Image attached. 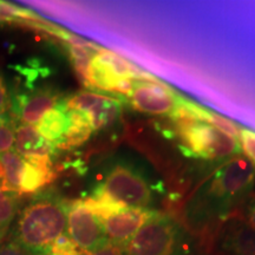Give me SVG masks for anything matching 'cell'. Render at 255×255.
Instances as JSON below:
<instances>
[{
	"instance_id": "16",
	"label": "cell",
	"mask_w": 255,
	"mask_h": 255,
	"mask_svg": "<svg viewBox=\"0 0 255 255\" xmlns=\"http://www.w3.org/2000/svg\"><path fill=\"white\" fill-rule=\"evenodd\" d=\"M69 127L63 138L55 145L56 148L71 149L84 144L90 138L92 128L84 114L81 111L68 110Z\"/></svg>"
},
{
	"instance_id": "13",
	"label": "cell",
	"mask_w": 255,
	"mask_h": 255,
	"mask_svg": "<svg viewBox=\"0 0 255 255\" xmlns=\"http://www.w3.org/2000/svg\"><path fill=\"white\" fill-rule=\"evenodd\" d=\"M24 159L19 194H36L55 181L57 174L53 170L51 156H34Z\"/></svg>"
},
{
	"instance_id": "4",
	"label": "cell",
	"mask_w": 255,
	"mask_h": 255,
	"mask_svg": "<svg viewBox=\"0 0 255 255\" xmlns=\"http://www.w3.org/2000/svg\"><path fill=\"white\" fill-rule=\"evenodd\" d=\"M174 133L181 143L184 154L191 157L221 161L240 154L238 139L222 133L209 124L200 121L176 120Z\"/></svg>"
},
{
	"instance_id": "21",
	"label": "cell",
	"mask_w": 255,
	"mask_h": 255,
	"mask_svg": "<svg viewBox=\"0 0 255 255\" xmlns=\"http://www.w3.org/2000/svg\"><path fill=\"white\" fill-rule=\"evenodd\" d=\"M21 19L31 20V19H37V15L15 5L0 1V23H11V21H18Z\"/></svg>"
},
{
	"instance_id": "20",
	"label": "cell",
	"mask_w": 255,
	"mask_h": 255,
	"mask_svg": "<svg viewBox=\"0 0 255 255\" xmlns=\"http://www.w3.org/2000/svg\"><path fill=\"white\" fill-rule=\"evenodd\" d=\"M15 128L11 116L7 114L0 115V154L11 150L14 144Z\"/></svg>"
},
{
	"instance_id": "8",
	"label": "cell",
	"mask_w": 255,
	"mask_h": 255,
	"mask_svg": "<svg viewBox=\"0 0 255 255\" xmlns=\"http://www.w3.org/2000/svg\"><path fill=\"white\" fill-rule=\"evenodd\" d=\"M129 98L136 111L161 116L173 113L182 97L167 84L151 78L133 82Z\"/></svg>"
},
{
	"instance_id": "23",
	"label": "cell",
	"mask_w": 255,
	"mask_h": 255,
	"mask_svg": "<svg viewBox=\"0 0 255 255\" xmlns=\"http://www.w3.org/2000/svg\"><path fill=\"white\" fill-rule=\"evenodd\" d=\"M240 141V149L246 155L248 161L254 165L255 168V131L250 129H241L239 135Z\"/></svg>"
},
{
	"instance_id": "25",
	"label": "cell",
	"mask_w": 255,
	"mask_h": 255,
	"mask_svg": "<svg viewBox=\"0 0 255 255\" xmlns=\"http://www.w3.org/2000/svg\"><path fill=\"white\" fill-rule=\"evenodd\" d=\"M81 255H126V252H124L123 247L109 241L103 247H101L100 250L89 252V253H83L82 252Z\"/></svg>"
},
{
	"instance_id": "19",
	"label": "cell",
	"mask_w": 255,
	"mask_h": 255,
	"mask_svg": "<svg viewBox=\"0 0 255 255\" xmlns=\"http://www.w3.org/2000/svg\"><path fill=\"white\" fill-rule=\"evenodd\" d=\"M19 194L13 191H0V244L7 234L9 226L18 212Z\"/></svg>"
},
{
	"instance_id": "3",
	"label": "cell",
	"mask_w": 255,
	"mask_h": 255,
	"mask_svg": "<svg viewBox=\"0 0 255 255\" xmlns=\"http://www.w3.org/2000/svg\"><path fill=\"white\" fill-rule=\"evenodd\" d=\"M126 255H189L190 238L180 222L156 213L124 247Z\"/></svg>"
},
{
	"instance_id": "27",
	"label": "cell",
	"mask_w": 255,
	"mask_h": 255,
	"mask_svg": "<svg viewBox=\"0 0 255 255\" xmlns=\"http://www.w3.org/2000/svg\"><path fill=\"white\" fill-rule=\"evenodd\" d=\"M242 218L250 225V227H252L255 231V200L251 201L246 206V209H245V213L242 214Z\"/></svg>"
},
{
	"instance_id": "15",
	"label": "cell",
	"mask_w": 255,
	"mask_h": 255,
	"mask_svg": "<svg viewBox=\"0 0 255 255\" xmlns=\"http://www.w3.org/2000/svg\"><path fill=\"white\" fill-rule=\"evenodd\" d=\"M69 127L68 109L63 100L55 108L47 111L37 124V131L39 135L52 144H57L63 138Z\"/></svg>"
},
{
	"instance_id": "9",
	"label": "cell",
	"mask_w": 255,
	"mask_h": 255,
	"mask_svg": "<svg viewBox=\"0 0 255 255\" xmlns=\"http://www.w3.org/2000/svg\"><path fill=\"white\" fill-rule=\"evenodd\" d=\"M68 110L81 111L87 116L92 131L104 129L116 122L121 113L122 104L116 98L91 91L76 92L63 100Z\"/></svg>"
},
{
	"instance_id": "28",
	"label": "cell",
	"mask_w": 255,
	"mask_h": 255,
	"mask_svg": "<svg viewBox=\"0 0 255 255\" xmlns=\"http://www.w3.org/2000/svg\"><path fill=\"white\" fill-rule=\"evenodd\" d=\"M0 191H12L9 189L7 182H6L5 170H4V165L1 163V159H0Z\"/></svg>"
},
{
	"instance_id": "7",
	"label": "cell",
	"mask_w": 255,
	"mask_h": 255,
	"mask_svg": "<svg viewBox=\"0 0 255 255\" xmlns=\"http://www.w3.org/2000/svg\"><path fill=\"white\" fill-rule=\"evenodd\" d=\"M66 231L83 253L100 250L109 242L101 219L92 212L85 200L69 201Z\"/></svg>"
},
{
	"instance_id": "1",
	"label": "cell",
	"mask_w": 255,
	"mask_h": 255,
	"mask_svg": "<svg viewBox=\"0 0 255 255\" xmlns=\"http://www.w3.org/2000/svg\"><path fill=\"white\" fill-rule=\"evenodd\" d=\"M255 181V168L240 155L225 159L191 194L186 220L191 227L205 228L223 221L248 195Z\"/></svg>"
},
{
	"instance_id": "24",
	"label": "cell",
	"mask_w": 255,
	"mask_h": 255,
	"mask_svg": "<svg viewBox=\"0 0 255 255\" xmlns=\"http://www.w3.org/2000/svg\"><path fill=\"white\" fill-rule=\"evenodd\" d=\"M9 108H11V97H9L4 76L0 72V115L7 114Z\"/></svg>"
},
{
	"instance_id": "26",
	"label": "cell",
	"mask_w": 255,
	"mask_h": 255,
	"mask_svg": "<svg viewBox=\"0 0 255 255\" xmlns=\"http://www.w3.org/2000/svg\"><path fill=\"white\" fill-rule=\"evenodd\" d=\"M0 255H32L14 241L0 244Z\"/></svg>"
},
{
	"instance_id": "17",
	"label": "cell",
	"mask_w": 255,
	"mask_h": 255,
	"mask_svg": "<svg viewBox=\"0 0 255 255\" xmlns=\"http://www.w3.org/2000/svg\"><path fill=\"white\" fill-rule=\"evenodd\" d=\"M100 47L89 43L87 45H69V57L71 64L75 69L77 77L82 84L88 88L89 82V70H90L91 60L94 58L96 51Z\"/></svg>"
},
{
	"instance_id": "14",
	"label": "cell",
	"mask_w": 255,
	"mask_h": 255,
	"mask_svg": "<svg viewBox=\"0 0 255 255\" xmlns=\"http://www.w3.org/2000/svg\"><path fill=\"white\" fill-rule=\"evenodd\" d=\"M14 150L24 158L34 156H51L56 146L39 135L33 126L20 124L14 131Z\"/></svg>"
},
{
	"instance_id": "12",
	"label": "cell",
	"mask_w": 255,
	"mask_h": 255,
	"mask_svg": "<svg viewBox=\"0 0 255 255\" xmlns=\"http://www.w3.org/2000/svg\"><path fill=\"white\" fill-rule=\"evenodd\" d=\"M60 95L51 89H39L32 92H19L11 98L13 114L24 124H38L47 111L59 104Z\"/></svg>"
},
{
	"instance_id": "11",
	"label": "cell",
	"mask_w": 255,
	"mask_h": 255,
	"mask_svg": "<svg viewBox=\"0 0 255 255\" xmlns=\"http://www.w3.org/2000/svg\"><path fill=\"white\" fill-rule=\"evenodd\" d=\"M157 212L149 208H131L127 207L102 219L103 227L110 242L126 247L131 238L150 220Z\"/></svg>"
},
{
	"instance_id": "5",
	"label": "cell",
	"mask_w": 255,
	"mask_h": 255,
	"mask_svg": "<svg viewBox=\"0 0 255 255\" xmlns=\"http://www.w3.org/2000/svg\"><path fill=\"white\" fill-rule=\"evenodd\" d=\"M151 78L154 77L135 64L113 51L100 47L91 60L88 89L129 97L133 82Z\"/></svg>"
},
{
	"instance_id": "10",
	"label": "cell",
	"mask_w": 255,
	"mask_h": 255,
	"mask_svg": "<svg viewBox=\"0 0 255 255\" xmlns=\"http://www.w3.org/2000/svg\"><path fill=\"white\" fill-rule=\"evenodd\" d=\"M214 248L218 255H255V231L242 215H229L216 232Z\"/></svg>"
},
{
	"instance_id": "2",
	"label": "cell",
	"mask_w": 255,
	"mask_h": 255,
	"mask_svg": "<svg viewBox=\"0 0 255 255\" xmlns=\"http://www.w3.org/2000/svg\"><path fill=\"white\" fill-rule=\"evenodd\" d=\"M69 201L51 193H43L21 209L15 223V244L32 255H47L53 241L66 229Z\"/></svg>"
},
{
	"instance_id": "22",
	"label": "cell",
	"mask_w": 255,
	"mask_h": 255,
	"mask_svg": "<svg viewBox=\"0 0 255 255\" xmlns=\"http://www.w3.org/2000/svg\"><path fill=\"white\" fill-rule=\"evenodd\" d=\"M77 245L73 242L69 235L62 234L51 244L47 255H81Z\"/></svg>"
},
{
	"instance_id": "6",
	"label": "cell",
	"mask_w": 255,
	"mask_h": 255,
	"mask_svg": "<svg viewBox=\"0 0 255 255\" xmlns=\"http://www.w3.org/2000/svg\"><path fill=\"white\" fill-rule=\"evenodd\" d=\"M94 191L131 208H148L154 197V188L132 165L115 164L105 175L103 182Z\"/></svg>"
},
{
	"instance_id": "18",
	"label": "cell",
	"mask_w": 255,
	"mask_h": 255,
	"mask_svg": "<svg viewBox=\"0 0 255 255\" xmlns=\"http://www.w3.org/2000/svg\"><path fill=\"white\" fill-rule=\"evenodd\" d=\"M0 159L4 165L6 182H7L9 189L19 194L20 178L25 165L24 157L15 150H8L4 154H0Z\"/></svg>"
}]
</instances>
